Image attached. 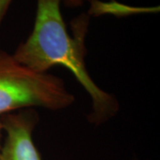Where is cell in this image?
<instances>
[{
  "instance_id": "obj_2",
  "label": "cell",
  "mask_w": 160,
  "mask_h": 160,
  "mask_svg": "<svg viewBox=\"0 0 160 160\" xmlns=\"http://www.w3.org/2000/svg\"><path fill=\"white\" fill-rule=\"evenodd\" d=\"M74 102L62 78L35 72L0 50V117L24 109L62 110Z\"/></svg>"
},
{
  "instance_id": "obj_5",
  "label": "cell",
  "mask_w": 160,
  "mask_h": 160,
  "mask_svg": "<svg viewBox=\"0 0 160 160\" xmlns=\"http://www.w3.org/2000/svg\"><path fill=\"white\" fill-rule=\"evenodd\" d=\"M62 3L68 8H78L81 7L85 2H91L92 0H61Z\"/></svg>"
},
{
  "instance_id": "obj_6",
  "label": "cell",
  "mask_w": 160,
  "mask_h": 160,
  "mask_svg": "<svg viewBox=\"0 0 160 160\" xmlns=\"http://www.w3.org/2000/svg\"><path fill=\"white\" fill-rule=\"evenodd\" d=\"M3 133H4V130H3V124L0 118V149H1V146H2V139H3Z\"/></svg>"
},
{
  "instance_id": "obj_1",
  "label": "cell",
  "mask_w": 160,
  "mask_h": 160,
  "mask_svg": "<svg viewBox=\"0 0 160 160\" xmlns=\"http://www.w3.org/2000/svg\"><path fill=\"white\" fill-rule=\"evenodd\" d=\"M61 4V0H37L32 32L12 55L21 64L38 73H48L57 66L67 68L91 99V111L87 115L89 123L102 126L117 116L120 106L115 95L93 81L86 68V38L91 16L81 13L74 18L69 34Z\"/></svg>"
},
{
  "instance_id": "obj_7",
  "label": "cell",
  "mask_w": 160,
  "mask_h": 160,
  "mask_svg": "<svg viewBox=\"0 0 160 160\" xmlns=\"http://www.w3.org/2000/svg\"><path fill=\"white\" fill-rule=\"evenodd\" d=\"M130 160H140V159H138V158H132V159H130Z\"/></svg>"
},
{
  "instance_id": "obj_4",
  "label": "cell",
  "mask_w": 160,
  "mask_h": 160,
  "mask_svg": "<svg viewBox=\"0 0 160 160\" xmlns=\"http://www.w3.org/2000/svg\"><path fill=\"white\" fill-rule=\"evenodd\" d=\"M12 0H0V26L6 16V12L11 6Z\"/></svg>"
},
{
  "instance_id": "obj_3",
  "label": "cell",
  "mask_w": 160,
  "mask_h": 160,
  "mask_svg": "<svg viewBox=\"0 0 160 160\" xmlns=\"http://www.w3.org/2000/svg\"><path fill=\"white\" fill-rule=\"evenodd\" d=\"M0 118L6 133L0 149V160H42L32 137L39 122L36 109H20Z\"/></svg>"
}]
</instances>
